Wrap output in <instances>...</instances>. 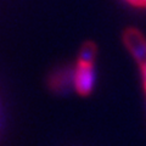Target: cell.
<instances>
[{"label": "cell", "instance_id": "obj_1", "mask_svg": "<svg viewBox=\"0 0 146 146\" xmlns=\"http://www.w3.org/2000/svg\"><path fill=\"white\" fill-rule=\"evenodd\" d=\"M73 85L77 93L82 96H88L91 93L95 83V70L94 63L77 62V67L72 74Z\"/></svg>", "mask_w": 146, "mask_h": 146}, {"label": "cell", "instance_id": "obj_2", "mask_svg": "<svg viewBox=\"0 0 146 146\" xmlns=\"http://www.w3.org/2000/svg\"><path fill=\"white\" fill-rule=\"evenodd\" d=\"M123 42L139 67L146 66V39L143 33L136 28H127L123 33Z\"/></svg>", "mask_w": 146, "mask_h": 146}, {"label": "cell", "instance_id": "obj_3", "mask_svg": "<svg viewBox=\"0 0 146 146\" xmlns=\"http://www.w3.org/2000/svg\"><path fill=\"white\" fill-rule=\"evenodd\" d=\"M95 57H96V45L91 42H86L80 49L78 61L94 63Z\"/></svg>", "mask_w": 146, "mask_h": 146}, {"label": "cell", "instance_id": "obj_4", "mask_svg": "<svg viewBox=\"0 0 146 146\" xmlns=\"http://www.w3.org/2000/svg\"><path fill=\"white\" fill-rule=\"evenodd\" d=\"M141 70V77H143V84H144V89H145V93H146V66L144 67H140Z\"/></svg>", "mask_w": 146, "mask_h": 146}, {"label": "cell", "instance_id": "obj_5", "mask_svg": "<svg viewBox=\"0 0 146 146\" xmlns=\"http://www.w3.org/2000/svg\"><path fill=\"white\" fill-rule=\"evenodd\" d=\"M129 4H131L133 6H136V7H139V0H127Z\"/></svg>", "mask_w": 146, "mask_h": 146}, {"label": "cell", "instance_id": "obj_6", "mask_svg": "<svg viewBox=\"0 0 146 146\" xmlns=\"http://www.w3.org/2000/svg\"><path fill=\"white\" fill-rule=\"evenodd\" d=\"M139 7H146V0H139Z\"/></svg>", "mask_w": 146, "mask_h": 146}]
</instances>
